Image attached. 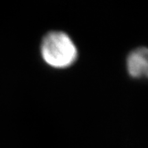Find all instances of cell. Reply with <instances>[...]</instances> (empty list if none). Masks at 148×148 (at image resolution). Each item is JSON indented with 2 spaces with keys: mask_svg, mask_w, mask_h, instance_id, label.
Here are the masks:
<instances>
[{
  "mask_svg": "<svg viewBox=\"0 0 148 148\" xmlns=\"http://www.w3.org/2000/svg\"><path fill=\"white\" fill-rule=\"evenodd\" d=\"M126 69L131 79L148 80V47H140L132 50L127 56Z\"/></svg>",
  "mask_w": 148,
  "mask_h": 148,
  "instance_id": "cell-2",
  "label": "cell"
},
{
  "mask_svg": "<svg viewBox=\"0 0 148 148\" xmlns=\"http://www.w3.org/2000/svg\"><path fill=\"white\" fill-rule=\"evenodd\" d=\"M41 56L47 64L56 69L71 66L78 57V50L72 39L62 31H52L41 42Z\"/></svg>",
  "mask_w": 148,
  "mask_h": 148,
  "instance_id": "cell-1",
  "label": "cell"
}]
</instances>
